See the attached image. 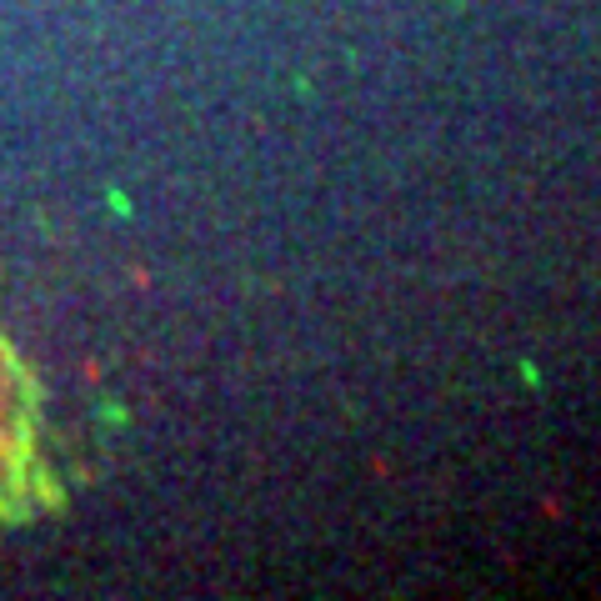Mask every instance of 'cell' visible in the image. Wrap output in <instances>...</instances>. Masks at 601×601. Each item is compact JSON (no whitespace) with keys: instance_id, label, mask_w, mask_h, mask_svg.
<instances>
[{"instance_id":"6da1fadb","label":"cell","mask_w":601,"mask_h":601,"mask_svg":"<svg viewBox=\"0 0 601 601\" xmlns=\"http://www.w3.org/2000/svg\"><path fill=\"white\" fill-rule=\"evenodd\" d=\"M61 501L46 441L41 386L21 351L0 336V526H21Z\"/></svg>"}]
</instances>
